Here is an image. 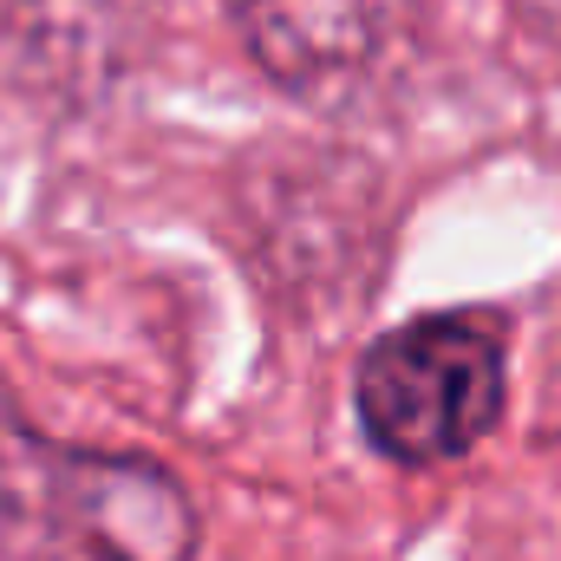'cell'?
Listing matches in <instances>:
<instances>
[{"instance_id":"6da1fadb","label":"cell","mask_w":561,"mask_h":561,"mask_svg":"<svg viewBox=\"0 0 561 561\" xmlns=\"http://www.w3.org/2000/svg\"><path fill=\"white\" fill-rule=\"evenodd\" d=\"M0 556L190 561L196 510L163 463L53 444L0 392Z\"/></svg>"},{"instance_id":"7a4b0ae2","label":"cell","mask_w":561,"mask_h":561,"mask_svg":"<svg viewBox=\"0 0 561 561\" xmlns=\"http://www.w3.org/2000/svg\"><path fill=\"white\" fill-rule=\"evenodd\" d=\"M510 359L503 327L483 313H424L366 346L353 373L359 431L405 470L457 463L503 419Z\"/></svg>"},{"instance_id":"3957f363","label":"cell","mask_w":561,"mask_h":561,"mask_svg":"<svg viewBox=\"0 0 561 561\" xmlns=\"http://www.w3.org/2000/svg\"><path fill=\"white\" fill-rule=\"evenodd\" d=\"M249 53L275 85H327L366 66L379 20L373 0H229Z\"/></svg>"},{"instance_id":"277c9868","label":"cell","mask_w":561,"mask_h":561,"mask_svg":"<svg viewBox=\"0 0 561 561\" xmlns=\"http://www.w3.org/2000/svg\"><path fill=\"white\" fill-rule=\"evenodd\" d=\"M510 13L523 20L529 39H542V46L561 53V0H510Z\"/></svg>"}]
</instances>
